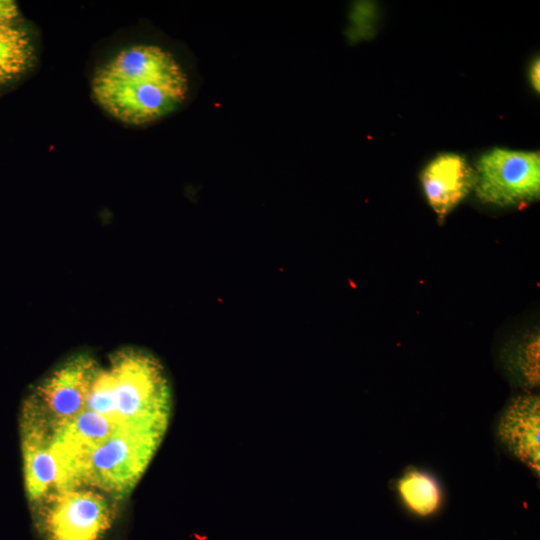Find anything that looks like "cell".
I'll use <instances>...</instances> for the list:
<instances>
[{
	"label": "cell",
	"instance_id": "cell-15",
	"mask_svg": "<svg viewBox=\"0 0 540 540\" xmlns=\"http://www.w3.org/2000/svg\"><path fill=\"white\" fill-rule=\"evenodd\" d=\"M530 81L535 91H540V61L537 57L530 67Z\"/></svg>",
	"mask_w": 540,
	"mask_h": 540
},
{
	"label": "cell",
	"instance_id": "cell-8",
	"mask_svg": "<svg viewBox=\"0 0 540 540\" xmlns=\"http://www.w3.org/2000/svg\"><path fill=\"white\" fill-rule=\"evenodd\" d=\"M421 183L429 205L439 220H443L470 192L475 174L465 157L446 153L424 168Z\"/></svg>",
	"mask_w": 540,
	"mask_h": 540
},
{
	"label": "cell",
	"instance_id": "cell-7",
	"mask_svg": "<svg viewBox=\"0 0 540 540\" xmlns=\"http://www.w3.org/2000/svg\"><path fill=\"white\" fill-rule=\"evenodd\" d=\"M539 395L531 392L509 399L494 423L498 444L511 457L539 477Z\"/></svg>",
	"mask_w": 540,
	"mask_h": 540
},
{
	"label": "cell",
	"instance_id": "cell-3",
	"mask_svg": "<svg viewBox=\"0 0 540 540\" xmlns=\"http://www.w3.org/2000/svg\"><path fill=\"white\" fill-rule=\"evenodd\" d=\"M167 425L120 424L85 457L80 484L112 494L130 491L154 456Z\"/></svg>",
	"mask_w": 540,
	"mask_h": 540
},
{
	"label": "cell",
	"instance_id": "cell-6",
	"mask_svg": "<svg viewBox=\"0 0 540 540\" xmlns=\"http://www.w3.org/2000/svg\"><path fill=\"white\" fill-rule=\"evenodd\" d=\"M51 495L38 518L45 540H100L111 528L114 510L99 493L78 487Z\"/></svg>",
	"mask_w": 540,
	"mask_h": 540
},
{
	"label": "cell",
	"instance_id": "cell-13",
	"mask_svg": "<svg viewBox=\"0 0 540 540\" xmlns=\"http://www.w3.org/2000/svg\"><path fill=\"white\" fill-rule=\"evenodd\" d=\"M356 27L360 29V37L369 36L374 30L376 21L375 5L370 3L361 4L355 11Z\"/></svg>",
	"mask_w": 540,
	"mask_h": 540
},
{
	"label": "cell",
	"instance_id": "cell-14",
	"mask_svg": "<svg viewBox=\"0 0 540 540\" xmlns=\"http://www.w3.org/2000/svg\"><path fill=\"white\" fill-rule=\"evenodd\" d=\"M18 16V7L14 1L0 0V23H11Z\"/></svg>",
	"mask_w": 540,
	"mask_h": 540
},
{
	"label": "cell",
	"instance_id": "cell-9",
	"mask_svg": "<svg viewBox=\"0 0 540 540\" xmlns=\"http://www.w3.org/2000/svg\"><path fill=\"white\" fill-rule=\"evenodd\" d=\"M21 450L26 495L30 503H39L52 490L56 491L60 470L48 435L21 425Z\"/></svg>",
	"mask_w": 540,
	"mask_h": 540
},
{
	"label": "cell",
	"instance_id": "cell-5",
	"mask_svg": "<svg viewBox=\"0 0 540 540\" xmlns=\"http://www.w3.org/2000/svg\"><path fill=\"white\" fill-rule=\"evenodd\" d=\"M475 190L480 200L500 206L535 200L540 194V156L537 152L495 148L476 166Z\"/></svg>",
	"mask_w": 540,
	"mask_h": 540
},
{
	"label": "cell",
	"instance_id": "cell-2",
	"mask_svg": "<svg viewBox=\"0 0 540 540\" xmlns=\"http://www.w3.org/2000/svg\"><path fill=\"white\" fill-rule=\"evenodd\" d=\"M170 407V389L160 363L144 351L125 348L115 352L107 366L100 365L84 409L118 424L168 425Z\"/></svg>",
	"mask_w": 540,
	"mask_h": 540
},
{
	"label": "cell",
	"instance_id": "cell-11",
	"mask_svg": "<svg viewBox=\"0 0 540 540\" xmlns=\"http://www.w3.org/2000/svg\"><path fill=\"white\" fill-rule=\"evenodd\" d=\"M539 331L525 333L506 344L501 353L502 365L511 381L531 390L539 386Z\"/></svg>",
	"mask_w": 540,
	"mask_h": 540
},
{
	"label": "cell",
	"instance_id": "cell-12",
	"mask_svg": "<svg viewBox=\"0 0 540 540\" xmlns=\"http://www.w3.org/2000/svg\"><path fill=\"white\" fill-rule=\"evenodd\" d=\"M33 49L24 30L0 23V85L21 75L29 66Z\"/></svg>",
	"mask_w": 540,
	"mask_h": 540
},
{
	"label": "cell",
	"instance_id": "cell-1",
	"mask_svg": "<svg viewBox=\"0 0 540 540\" xmlns=\"http://www.w3.org/2000/svg\"><path fill=\"white\" fill-rule=\"evenodd\" d=\"M92 92L115 118L142 125L170 113L184 101L188 78L167 50L135 45L120 51L96 72Z\"/></svg>",
	"mask_w": 540,
	"mask_h": 540
},
{
	"label": "cell",
	"instance_id": "cell-10",
	"mask_svg": "<svg viewBox=\"0 0 540 540\" xmlns=\"http://www.w3.org/2000/svg\"><path fill=\"white\" fill-rule=\"evenodd\" d=\"M392 491L400 505L418 518L437 514L445 503V489L432 471L418 466L406 467L392 481Z\"/></svg>",
	"mask_w": 540,
	"mask_h": 540
},
{
	"label": "cell",
	"instance_id": "cell-4",
	"mask_svg": "<svg viewBox=\"0 0 540 540\" xmlns=\"http://www.w3.org/2000/svg\"><path fill=\"white\" fill-rule=\"evenodd\" d=\"M100 364L92 356L77 354L64 361L40 382L26 399L21 425L49 435L56 427L84 410Z\"/></svg>",
	"mask_w": 540,
	"mask_h": 540
}]
</instances>
